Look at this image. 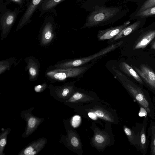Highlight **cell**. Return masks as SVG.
Masks as SVG:
<instances>
[{
    "mask_svg": "<svg viewBox=\"0 0 155 155\" xmlns=\"http://www.w3.org/2000/svg\"><path fill=\"white\" fill-rule=\"evenodd\" d=\"M124 131L126 134L129 137H131L132 133L131 130L129 128L127 127H125L124 128Z\"/></svg>",
    "mask_w": 155,
    "mask_h": 155,
    "instance_id": "obj_27",
    "label": "cell"
},
{
    "mask_svg": "<svg viewBox=\"0 0 155 155\" xmlns=\"http://www.w3.org/2000/svg\"><path fill=\"white\" fill-rule=\"evenodd\" d=\"M31 0H26V5Z\"/></svg>",
    "mask_w": 155,
    "mask_h": 155,
    "instance_id": "obj_33",
    "label": "cell"
},
{
    "mask_svg": "<svg viewBox=\"0 0 155 155\" xmlns=\"http://www.w3.org/2000/svg\"><path fill=\"white\" fill-rule=\"evenodd\" d=\"M87 17L81 28H90L100 25L116 15L119 8L115 7H98Z\"/></svg>",
    "mask_w": 155,
    "mask_h": 155,
    "instance_id": "obj_4",
    "label": "cell"
},
{
    "mask_svg": "<svg viewBox=\"0 0 155 155\" xmlns=\"http://www.w3.org/2000/svg\"><path fill=\"white\" fill-rule=\"evenodd\" d=\"M154 6H155V0H147L141 6L138 12L144 10Z\"/></svg>",
    "mask_w": 155,
    "mask_h": 155,
    "instance_id": "obj_20",
    "label": "cell"
},
{
    "mask_svg": "<svg viewBox=\"0 0 155 155\" xmlns=\"http://www.w3.org/2000/svg\"><path fill=\"white\" fill-rule=\"evenodd\" d=\"M155 15V6L151 7L144 10L138 12L135 15L136 17L143 18Z\"/></svg>",
    "mask_w": 155,
    "mask_h": 155,
    "instance_id": "obj_19",
    "label": "cell"
},
{
    "mask_svg": "<svg viewBox=\"0 0 155 155\" xmlns=\"http://www.w3.org/2000/svg\"><path fill=\"white\" fill-rule=\"evenodd\" d=\"M91 64L84 66L66 68H54L47 71L45 77L51 81H61L70 78H76L83 74Z\"/></svg>",
    "mask_w": 155,
    "mask_h": 155,
    "instance_id": "obj_3",
    "label": "cell"
},
{
    "mask_svg": "<svg viewBox=\"0 0 155 155\" xmlns=\"http://www.w3.org/2000/svg\"><path fill=\"white\" fill-rule=\"evenodd\" d=\"M11 130V128H7L3 130L0 134V155H5L3 150L6 145L7 136Z\"/></svg>",
    "mask_w": 155,
    "mask_h": 155,
    "instance_id": "obj_18",
    "label": "cell"
},
{
    "mask_svg": "<svg viewBox=\"0 0 155 155\" xmlns=\"http://www.w3.org/2000/svg\"><path fill=\"white\" fill-rule=\"evenodd\" d=\"M134 69L141 78L151 88L155 90V73L148 66L142 64L138 68L134 66Z\"/></svg>",
    "mask_w": 155,
    "mask_h": 155,
    "instance_id": "obj_9",
    "label": "cell"
},
{
    "mask_svg": "<svg viewBox=\"0 0 155 155\" xmlns=\"http://www.w3.org/2000/svg\"><path fill=\"white\" fill-rule=\"evenodd\" d=\"M56 27L53 16H49L45 18L40 31L41 45H47L51 41L54 36Z\"/></svg>",
    "mask_w": 155,
    "mask_h": 155,
    "instance_id": "obj_6",
    "label": "cell"
},
{
    "mask_svg": "<svg viewBox=\"0 0 155 155\" xmlns=\"http://www.w3.org/2000/svg\"><path fill=\"white\" fill-rule=\"evenodd\" d=\"M119 67L120 70L128 76L133 77L140 84L143 82L141 78L135 70L127 63L123 62L120 63Z\"/></svg>",
    "mask_w": 155,
    "mask_h": 155,
    "instance_id": "obj_17",
    "label": "cell"
},
{
    "mask_svg": "<svg viewBox=\"0 0 155 155\" xmlns=\"http://www.w3.org/2000/svg\"><path fill=\"white\" fill-rule=\"evenodd\" d=\"M65 0H44L38 10L40 12L39 17L48 12L53 11L59 3Z\"/></svg>",
    "mask_w": 155,
    "mask_h": 155,
    "instance_id": "obj_16",
    "label": "cell"
},
{
    "mask_svg": "<svg viewBox=\"0 0 155 155\" xmlns=\"http://www.w3.org/2000/svg\"><path fill=\"white\" fill-rule=\"evenodd\" d=\"M0 7V29L2 39L5 38L14 24L18 14L22 12V9L19 7L14 10Z\"/></svg>",
    "mask_w": 155,
    "mask_h": 155,
    "instance_id": "obj_5",
    "label": "cell"
},
{
    "mask_svg": "<svg viewBox=\"0 0 155 155\" xmlns=\"http://www.w3.org/2000/svg\"><path fill=\"white\" fill-rule=\"evenodd\" d=\"M112 70L116 77L126 89L131 94L136 101L148 113L150 112L149 103L143 91L138 86L118 69L113 66Z\"/></svg>",
    "mask_w": 155,
    "mask_h": 155,
    "instance_id": "obj_1",
    "label": "cell"
},
{
    "mask_svg": "<svg viewBox=\"0 0 155 155\" xmlns=\"http://www.w3.org/2000/svg\"><path fill=\"white\" fill-rule=\"evenodd\" d=\"M153 153H155V137L154 139L153 143Z\"/></svg>",
    "mask_w": 155,
    "mask_h": 155,
    "instance_id": "obj_31",
    "label": "cell"
},
{
    "mask_svg": "<svg viewBox=\"0 0 155 155\" xmlns=\"http://www.w3.org/2000/svg\"><path fill=\"white\" fill-rule=\"evenodd\" d=\"M95 114L97 116H98V117H101L103 116V113L101 111H97L95 112Z\"/></svg>",
    "mask_w": 155,
    "mask_h": 155,
    "instance_id": "obj_29",
    "label": "cell"
},
{
    "mask_svg": "<svg viewBox=\"0 0 155 155\" xmlns=\"http://www.w3.org/2000/svg\"><path fill=\"white\" fill-rule=\"evenodd\" d=\"M43 0H31L26 5V9L19 21L16 29V31L31 21V18L33 14L38 9Z\"/></svg>",
    "mask_w": 155,
    "mask_h": 155,
    "instance_id": "obj_8",
    "label": "cell"
},
{
    "mask_svg": "<svg viewBox=\"0 0 155 155\" xmlns=\"http://www.w3.org/2000/svg\"><path fill=\"white\" fill-rule=\"evenodd\" d=\"M130 23V21H128L122 25L100 30L97 36L98 40L104 41L111 39L127 27Z\"/></svg>",
    "mask_w": 155,
    "mask_h": 155,
    "instance_id": "obj_11",
    "label": "cell"
},
{
    "mask_svg": "<svg viewBox=\"0 0 155 155\" xmlns=\"http://www.w3.org/2000/svg\"><path fill=\"white\" fill-rule=\"evenodd\" d=\"M146 110L143 107H141L139 113V115L140 117H145L147 115Z\"/></svg>",
    "mask_w": 155,
    "mask_h": 155,
    "instance_id": "obj_24",
    "label": "cell"
},
{
    "mask_svg": "<svg viewBox=\"0 0 155 155\" xmlns=\"http://www.w3.org/2000/svg\"><path fill=\"white\" fill-rule=\"evenodd\" d=\"M48 87L51 95L58 100L67 97L73 89V86L71 84L55 86L51 84Z\"/></svg>",
    "mask_w": 155,
    "mask_h": 155,
    "instance_id": "obj_12",
    "label": "cell"
},
{
    "mask_svg": "<svg viewBox=\"0 0 155 155\" xmlns=\"http://www.w3.org/2000/svg\"><path fill=\"white\" fill-rule=\"evenodd\" d=\"M48 87L47 84L44 83L41 84L36 85L34 87V90L36 92H43Z\"/></svg>",
    "mask_w": 155,
    "mask_h": 155,
    "instance_id": "obj_21",
    "label": "cell"
},
{
    "mask_svg": "<svg viewBox=\"0 0 155 155\" xmlns=\"http://www.w3.org/2000/svg\"><path fill=\"white\" fill-rule=\"evenodd\" d=\"M155 37V30L148 31L141 35L135 41L133 47L134 49H143Z\"/></svg>",
    "mask_w": 155,
    "mask_h": 155,
    "instance_id": "obj_13",
    "label": "cell"
},
{
    "mask_svg": "<svg viewBox=\"0 0 155 155\" xmlns=\"http://www.w3.org/2000/svg\"><path fill=\"white\" fill-rule=\"evenodd\" d=\"M141 21H137L123 29L117 35L110 39L108 41L110 44H113L120 39L124 38L132 33L139 26Z\"/></svg>",
    "mask_w": 155,
    "mask_h": 155,
    "instance_id": "obj_15",
    "label": "cell"
},
{
    "mask_svg": "<svg viewBox=\"0 0 155 155\" xmlns=\"http://www.w3.org/2000/svg\"><path fill=\"white\" fill-rule=\"evenodd\" d=\"M27 64V69L28 70L30 80H35L39 72L40 64L38 60L33 57H28L25 60Z\"/></svg>",
    "mask_w": 155,
    "mask_h": 155,
    "instance_id": "obj_14",
    "label": "cell"
},
{
    "mask_svg": "<svg viewBox=\"0 0 155 155\" xmlns=\"http://www.w3.org/2000/svg\"><path fill=\"white\" fill-rule=\"evenodd\" d=\"M89 116L91 118L94 119L96 118V115L92 113H89L88 114Z\"/></svg>",
    "mask_w": 155,
    "mask_h": 155,
    "instance_id": "obj_30",
    "label": "cell"
},
{
    "mask_svg": "<svg viewBox=\"0 0 155 155\" xmlns=\"http://www.w3.org/2000/svg\"><path fill=\"white\" fill-rule=\"evenodd\" d=\"M6 1V2H13L17 4L19 6V7L22 9L24 5L25 0H4Z\"/></svg>",
    "mask_w": 155,
    "mask_h": 155,
    "instance_id": "obj_22",
    "label": "cell"
},
{
    "mask_svg": "<svg viewBox=\"0 0 155 155\" xmlns=\"http://www.w3.org/2000/svg\"><path fill=\"white\" fill-rule=\"evenodd\" d=\"M123 43L121 41L110 45L97 53L88 57L60 62L55 64L54 68H66L78 67L110 53L120 47Z\"/></svg>",
    "mask_w": 155,
    "mask_h": 155,
    "instance_id": "obj_2",
    "label": "cell"
},
{
    "mask_svg": "<svg viewBox=\"0 0 155 155\" xmlns=\"http://www.w3.org/2000/svg\"><path fill=\"white\" fill-rule=\"evenodd\" d=\"M140 141L142 147H143V148L146 142V135L143 132L141 135Z\"/></svg>",
    "mask_w": 155,
    "mask_h": 155,
    "instance_id": "obj_23",
    "label": "cell"
},
{
    "mask_svg": "<svg viewBox=\"0 0 155 155\" xmlns=\"http://www.w3.org/2000/svg\"><path fill=\"white\" fill-rule=\"evenodd\" d=\"M33 109V107H31L21 111V117L27 123L25 131L21 135L23 138L27 137L32 134L44 119L33 115L31 112Z\"/></svg>",
    "mask_w": 155,
    "mask_h": 155,
    "instance_id": "obj_7",
    "label": "cell"
},
{
    "mask_svg": "<svg viewBox=\"0 0 155 155\" xmlns=\"http://www.w3.org/2000/svg\"><path fill=\"white\" fill-rule=\"evenodd\" d=\"M72 145L74 147H77L79 144V142L77 138L75 137H72L71 140Z\"/></svg>",
    "mask_w": 155,
    "mask_h": 155,
    "instance_id": "obj_25",
    "label": "cell"
},
{
    "mask_svg": "<svg viewBox=\"0 0 155 155\" xmlns=\"http://www.w3.org/2000/svg\"><path fill=\"white\" fill-rule=\"evenodd\" d=\"M151 47L152 49L155 50V40L151 43Z\"/></svg>",
    "mask_w": 155,
    "mask_h": 155,
    "instance_id": "obj_32",
    "label": "cell"
},
{
    "mask_svg": "<svg viewBox=\"0 0 155 155\" xmlns=\"http://www.w3.org/2000/svg\"><path fill=\"white\" fill-rule=\"evenodd\" d=\"M46 138L43 137L34 140L28 145L19 153V155H35L38 154L47 143Z\"/></svg>",
    "mask_w": 155,
    "mask_h": 155,
    "instance_id": "obj_10",
    "label": "cell"
},
{
    "mask_svg": "<svg viewBox=\"0 0 155 155\" xmlns=\"http://www.w3.org/2000/svg\"><path fill=\"white\" fill-rule=\"evenodd\" d=\"M82 96V94L80 93H77L74 94L73 96V98L75 100H78L81 99Z\"/></svg>",
    "mask_w": 155,
    "mask_h": 155,
    "instance_id": "obj_28",
    "label": "cell"
},
{
    "mask_svg": "<svg viewBox=\"0 0 155 155\" xmlns=\"http://www.w3.org/2000/svg\"><path fill=\"white\" fill-rule=\"evenodd\" d=\"M95 139L96 141L99 143H101L103 142L104 141L103 137L101 135H97L95 137Z\"/></svg>",
    "mask_w": 155,
    "mask_h": 155,
    "instance_id": "obj_26",
    "label": "cell"
}]
</instances>
